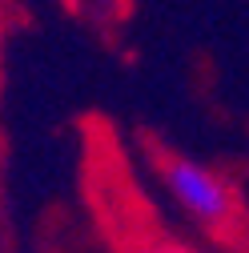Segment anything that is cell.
<instances>
[{
    "label": "cell",
    "mask_w": 249,
    "mask_h": 253,
    "mask_svg": "<svg viewBox=\"0 0 249 253\" xmlns=\"http://www.w3.org/2000/svg\"><path fill=\"white\" fill-rule=\"evenodd\" d=\"M161 177L169 185V193L177 197V205L189 213L193 221H201L205 229H229L237 221V197L225 177H217L213 169H205L201 161L177 153H161Z\"/></svg>",
    "instance_id": "obj_1"
},
{
    "label": "cell",
    "mask_w": 249,
    "mask_h": 253,
    "mask_svg": "<svg viewBox=\"0 0 249 253\" xmlns=\"http://www.w3.org/2000/svg\"><path fill=\"white\" fill-rule=\"evenodd\" d=\"M141 253H197V249H185V245H173V241H157V245H149Z\"/></svg>",
    "instance_id": "obj_2"
}]
</instances>
